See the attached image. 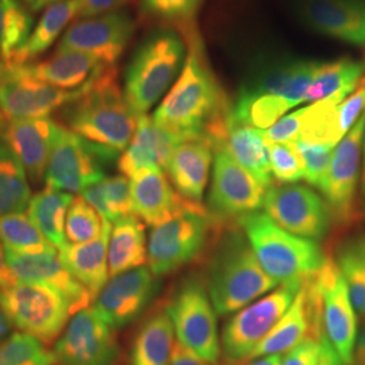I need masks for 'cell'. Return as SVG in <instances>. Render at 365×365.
I'll return each instance as SVG.
<instances>
[{"label": "cell", "mask_w": 365, "mask_h": 365, "mask_svg": "<svg viewBox=\"0 0 365 365\" xmlns=\"http://www.w3.org/2000/svg\"><path fill=\"white\" fill-rule=\"evenodd\" d=\"M190 42V54L182 75L152 118L182 141L202 140L210 145L218 144L226 134L232 107L206 66L199 43L195 38Z\"/></svg>", "instance_id": "1"}, {"label": "cell", "mask_w": 365, "mask_h": 365, "mask_svg": "<svg viewBox=\"0 0 365 365\" xmlns=\"http://www.w3.org/2000/svg\"><path fill=\"white\" fill-rule=\"evenodd\" d=\"M61 115L66 129L115 157L130 144L140 118L119 87L115 66H106L63 107Z\"/></svg>", "instance_id": "2"}, {"label": "cell", "mask_w": 365, "mask_h": 365, "mask_svg": "<svg viewBox=\"0 0 365 365\" xmlns=\"http://www.w3.org/2000/svg\"><path fill=\"white\" fill-rule=\"evenodd\" d=\"M238 225L262 269L276 284L300 288L327 261L315 241L291 235L265 212L247 214L238 218Z\"/></svg>", "instance_id": "3"}, {"label": "cell", "mask_w": 365, "mask_h": 365, "mask_svg": "<svg viewBox=\"0 0 365 365\" xmlns=\"http://www.w3.org/2000/svg\"><path fill=\"white\" fill-rule=\"evenodd\" d=\"M210 299L217 314H233L274 289L244 232L223 235L209 267Z\"/></svg>", "instance_id": "4"}, {"label": "cell", "mask_w": 365, "mask_h": 365, "mask_svg": "<svg viewBox=\"0 0 365 365\" xmlns=\"http://www.w3.org/2000/svg\"><path fill=\"white\" fill-rule=\"evenodd\" d=\"M184 43L178 33L157 29L131 56L125 73L123 95L133 113L145 115L170 88L184 61Z\"/></svg>", "instance_id": "5"}, {"label": "cell", "mask_w": 365, "mask_h": 365, "mask_svg": "<svg viewBox=\"0 0 365 365\" xmlns=\"http://www.w3.org/2000/svg\"><path fill=\"white\" fill-rule=\"evenodd\" d=\"M0 309L13 327L45 345L61 336L72 317L68 302L57 291L22 280L0 287Z\"/></svg>", "instance_id": "6"}, {"label": "cell", "mask_w": 365, "mask_h": 365, "mask_svg": "<svg viewBox=\"0 0 365 365\" xmlns=\"http://www.w3.org/2000/svg\"><path fill=\"white\" fill-rule=\"evenodd\" d=\"M165 310L178 342L210 364H218L222 349L217 312L203 282L199 277L184 280Z\"/></svg>", "instance_id": "7"}, {"label": "cell", "mask_w": 365, "mask_h": 365, "mask_svg": "<svg viewBox=\"0 0 365 365\" xmlns=\"http://www.w3.org/2000/svg\"><path fill=\"white\" fill-rule=\"evenodd\" d=\"M299 289L280 286L233 315L222 331L221 349L225 360L232 365L248 361L256 346L287 312Z\"/></svg>", "instance_id": "8"}, {"label": "cell", "mask_w": 365, "mask_h": 365, "mask_svg": "<svg viewBox=\"0 0 365 365\" xmlns=\"http://www.w3.org/2000/svg\"><path fill=\"white\" fill-rule=\"evenodd\" d=\"M264 212L291 235L321 241L330 229L331 211L313 188L297 182L272 184L267 188Z\"/></svg>", "instance_id": "9"}, {"label": "cell", "mask_w": 365, "mask_h": 365, "mask_svg": "<svg viewBox=\"0 0 365 365\" xmlns=\"http://www.w3.org/2000/svg\"><path fill=\"white\" fill-rule=\"evenodd\" d=\"M115 158L60 125L43 180L58 191L81 192L103 180V164Z\"/></svg>", "instance_id": "10"}, {"label": "cell", "mask_w": 365, "mask_h": 365, "mask_svg": "<svg viewBox=\"0 0 365 365\" xmlns=\"http://www.w3.org/2000/svg\"><path fill=\"white\" fill-rule=\"evenodd\" d=\"M210 221L207 211L185 212L153 227L148 241V264L155 276L168 274L203 250Z\"/></svg>", "instance_id": "11"}, {"label": "cell", "mask_w": 365, "mask_h": 365, "mask_svg": "<svg viewBox=\"0 0 365 365\" xmlns=\"http://www.w3.org/2000/svg\"><path fill=\"white\" fill-rule=\"evenodd\" d=\"M53 356L60 365H115L119 345L114 329L93 307H87L72 315L54 344Z\"/></svg>", "instance_id": "12"}, {"label": "cell", "mask_w": 365, "mask_h": 365, "mask_svg": "<svg viewBox=\"0 0 365 365\" xmlns=\"http://www.w3.org/2000/svg\"><path fill=\"white\" fill-rule=\"evenodd\" d=\"M135 31V22L126 11H114L78 19L66 29L57 52L87 53L105 66H115Z\"/></svg>", "instance_id": "13"}, {"label": "cell", "mask_w": 365, "mask_h": 365, "mask_svg": "<svg viewBox=\"0 0 365 365\" xmlns=\"http://www.w3.org/2000/svg\"><path fill=\"white\" fill-rule=\"evenodd\" d=\"M265 188L226 150H215L210 185V212L217 218H241L259 211Z\"/></svg>", "instance_id": "14"}, {"label": "cell", "mask_w": 365, "mask_h": 365, "mask_svg": "<svg viewBox=\"0 0 365 365\" xmlns=\"http://www.w3.org/2000/svg\"><path fill=\"white\" fill-rule=\"evenodd\" d=\"M364 129L365 111L336 146L327 178L319 188L331 215L339 222L351 221L356 211Z\"/></svg>", "instance_id": "15"}, {"label": "cell", "mask_w": 365, "mask_h": 365, "mask_svg": "<svg viewBox=\"0 0 365 365\" xmlns=\"http://www.w3.org/2000/svg\"><path fill=\"white\" fill-rule=\"evenodd\" d=\"M322 292L324 334L344 365H353L357 341V313L337 262L327 259L318 272Z\"/></svg>", "instance_id": "16"}, {"label": "cell", "mask_w": 365, "mask_h": 365, "mask_svg": "<svg viewBox=\"0 0 365 365\" xmlns=\"http://www.w3.org/2000/svg\"><path fill=\"white\" fill-rule=\"evenodd\" d=\"M160 289L157 276L140 267L114 276L95 299L93 309L110 327L122 329L134 322Z\"/></svg>", "instance_id": "17"}, {"label": "cell", "mask_w": 365, "mask_h": 365, "mask_svg": "<svg viewBox=\"0 0 365 365\" xmlns=\"http://www.w3.org/2000/svg\"><path fill=\"white\" fill-rule=\"evenodd\" d=\"M80 90L66 91L53 87L10 66L9 78L0 86V115L9 122L48 117L54 110L75 101Z\"/></svg>", "instance_id": "18"}, {"label": "cell", "mask_w": 365, "mask_h": 365, "mask_svg": "<svg viewBox=\"0 0 365 365\" xmlns=\"http://www.w3.org/2000/svg\"><path fill=\"white\" fill-rule=\"evenodd\" d=\"M130 190L134 214L152 227L185 212L207 211L202 205L184 199L158 168H145L134 173Z\"/></svg>", "instance_id": "19"}, {"label": "cell", "mask_w": 365, "mask_h": 365, "mask_svg": "<svg viewBox=\"0 0 365 365\" xmlns=\"http://www.w3.org/2000/svg\"><path fill=\"white\" fill-rule=\"evenodd\" d=\"M6 259L16 280L38 283L57 291L68 302L72 315L91 304L93 297L66 269L58 252L18 255L6 250Z\"/></svg>", "instance_id": "20"}, {"label": "cell", "mask_w": 365, "mask_h": 365, "mask_svg": "<svg viewBox=\"0 0 365 365\" xmlns=\"http://www.w3.org/2000/svg\"><path fill=\"white\" fill-rule=\"evenodd\" d=\"M298 15L318 34L356 46L365 43V0H299Z\"/></svg>", "instance_id": "21"}, {"label": "cell", "mask_w": 365, "mask_h": 365, "mask_svg": "<svg viewBox=\"0 0 365 365\" xmlns=\"http://www.w3.org/2000/svg\"><path fill=\"white\" fill-rule=\"evenodd\" d=\"M60 123L49 117L10 120L1 129V140L13 150L34 182L45 179V172L57 138Z\"/></svg>", "instance_id": "22"}, {"label": "cell", "mask_w": 365, "mask_h": 365, "mask_svg": "<svg viewBox=\"0 0 365 365\" xmlns=\"http://www.w3.org/2000/svg\"><path fill=\"white\" fill-rule=\"evenodd\" d=\"M182 143L178 134L160 126L153 118L141 115L130 144L118 158V170L129 179L145 168L165 170L175 149Z\"/></svg>", "instance_id": "23"}, {"label": "cell", "mask_w": 365, "mask_h": 365, "mask_svg": "<svg viewBox=\"0 0 365 365\" xmlns=\"http://www.w3.org/2000/svg\"><path fill=\"white\" fill-rule=\"evenodd\" d=\"M318 64L297 58L267 63L256 69L241 90L282 96L295 107L304 102Z\"/></svg>", "instance_id": "24"}, {"label": "cell", "mask_w": 365, "mask_h": 365, "mask_svg": "<svg viewBox=\"0 0 365 365\" xmlns=\"http://www.w3.org/2000/svg\"><path fill=\"white\" fill-rule=\"evenodd\" d=\"M105 66L96 57L87 53L56 51L53 56L42 61L13 68L22 75L37 78L53 87L75 91L88 84Z\"/></svg>", "instance_id": "25"}, {"label": "cell", "mask_w": 365, "mask_h": 365, "mask_svg": "<svg viewBox=\"0 0 365 365\" xmlns=\"http://www.w3.org/2000/svg\"><path fill=\"white\" fill-rule=\"evenodd\" d=\"M212 150L211 145L202 140L184 141L175 149L165 170L172 185L184 199L202 205Z\"/></svg>", "instance_id": "26"}, {"label": "cell", "mask_w": 365, "mask_h": 365, "mask_svg": "<svg viewBox=\"0 0 365 365\" xmlns=\"http://www.w3.org/2000/svg\"><path fill=\"white\" fill-rule=\"evenodd\" d=\"M111 222L105 221L103 232L96 240L86 244H68L58 250L66 269L81 286L88 289L93 299L108 282V241Z\"/></svg>", "instance_id": "27"}, {"label": "cell", "mask_w": 365, "mask_h": 365, "mask_svg": "<svg viewBox=\"0 0 365 365\" xmlns=\"http://www.w3.org/2000/svg\"><path fill=\"white\" fill-rule=\"evenodd\" d=\"M221 149L253 175L265 190L274 184L264 130L240 123L229 114L226 137Z\"/></svg>", "instance_id": "28"}, {"label": "cell", "mask_w": 365, "mask_h": 365, "mask_svg": "<svg viewBox=\"0 0 365 365\" xmlns=\"http://www.w3.org/2000/svg\"><path fill=\"white\" fill-rule=\"evenodd\" d=\"M107 260L111 277L144 267L148 261V245L144 223L137 215L114 222L108 241Z\"/></svg>", "instance_id": "29"}, {"label": "cell", "mask_w": 365, "mask_h": 365, "mask_svg": "<svg viewBox=\"0 0 365 365\" xmlns=\"http://www.w3.org/2000/svg\"><path fill=\"white\" fill-rule=\"evenodd\" d=\"M175 329L167 310L149 317L131 346L130 365H170L175 352Z\"/></svg>", "instance_id": "30"}, {"label": "cell", "mask_w": 365, "mask_h": 365, "mask_svg": "<svg viewBox=\"0 0 365 365\" xmlns=\"http://www.w3.org/2000/svg\"><path fill=\"white\" fill-rule=\"evenodd\" d=\"M364 73L365 64L348 57L319 63L304 102L315 103L329 98L342 102L357 88Z\"/></svg>", "instance_id": "31"}, {"label": "cell", "mask_w": 365, "mask_h": 365, "mask_svg": "<svg viewBox=\"0 0 365 365\" xmlns=\"http://www.w3.org/2000/svg\"><path fill=\"white\" fill-rule=\"evenodd\" d=\"M72 200V194L46 185L30 199L27 206L30 220L58 250L66 244V212Z\"/></svg>", "instance_id": "32"}, {"label": "cell", "mask_w": 365, "mask_h": 365, "mask_svg": "<svg viewBox=\"0 0 365 365\" xmlns=\"http://www.w3.org/2000/svg\"><path fill=\"white\" fill-rule=\"evenodd\" d=\"M75 16H78V0H64L48 6L14 66L33 63L46 52Z\"/></svg>", "instance_id": "33"}, {"label": "cell", "mask_w": 365, "mask_h": 365, "mask_svg": "<svg viewBox=\"0 0 365 365\" xmlns=\"http://www.w3.org/2000/svg\"><path fill=\"white\" fill-rule=\"evenodd\" d=\"M33 26V15L19 0H0V63L14 66Z\"/></svg>", "instance_id": "34"}, {"label": "cell", "mask_w": 365, "mask_h": 365, "mask_svg": "<svg viewBox=\"0 0 365 365\" xmlns=\"http://www.w3.org/2000/svg\"><path fill=\"white\" fill-rule=\"evenodd\" d=\"M93 209L99 212L103 221H119L135 215L131 199L130 182L126 176L105 178L80 192Z\"/></svg>", "instance_id": "35"}, {"label": "cell", "mask_w": 365, "mask_h": 365, "mask_svg": "<svg viewBox=\"0 0 365 365\" xmlns=\"http://www.w3.org/2000/svg\"><path fill=\"white\" fill-rule=\"evenodd\" d=\"M292 107L294 105L282 96L240 90L230 114L240 123L268 130Z\"/></svg>", "instance_id": "36"}, {"label": "cell", "mask_w": 365, "mask_h": 365, "mask_svg": "<svg viewBox=\"0 0 365 365\" xmlns=\"http://www.w3.org/2000/svg\"><path fill=\"white\" fill-rule=\"evenodd\" d=\"M30 199L26 170L13 150L0 140V217L24 212Z\"/></svg>", "instance_id": "37"}, {"label": "cell", "mask_w": 365, "mask_h": 365, "mask_svg": "<svg viewBox=\"0 0 365 365\" xmlns=\"http://www.w3.org/2000/svg\"><path fill=\"white\" fill-rule=\"evenodd\" d=\"M0 242L4 250L18 255H42L58 250L25 212L0 217Z\"/></svg>", "instance_id": "38"}, {"label": "cell", "mask_w": 365, "mask_h": 365, "mask_svg": "<svg viewBox=\"0 0 365 365\" xmlns=\"http://www.w3.org/2000/svg\"><path fill=\"white\" fill-rule=\"evenodd\" d=\"M337 99L329 98L304 107L299 141L336 148L345 137L341 130Z\"/></svg>", "instance_id": "39"}, {"label": "cell", "mask_w": 365, "mask_h": 365, "mask_svg": "<svg viewBox=\"0 0 365 365\" xmlns=\"http://www.w3.org/2000/svg\"><path fill=\"white\" fill-rule=\"evenodd\" d=\"M43 342L26 333H14L0 344V365H54Z\"/></svg>", "instance_id": "40"}, {"label": "cell", "mask_w": 365, "mask_h": 365, "mask_svg": "<svg viewBox=\"0 0 365 365\" xmlns=\"http://www.w3.org/2000/svg\"><path fill=\"white\" fill-rule=\"evenodd\" d=\"M105 221L99 212L83 197H73L66 220V240L68 244H86L96 240L103 232Z\"/></svg>", "instance_id": "41"}, {"label": "cell", "mask_w": 365, "mask_h": 365, "mask_svg": "<svg viewBox=\"0 0 365 365\" xmlns=\"http://www.w3.org/2000/svg\"><path fill=\"white\" fill-rule=\"evenodd\" d=\"M337 265L346 283L353 307L365 322V261L345 244L337 255Z\"/></svg>", "instance_id": "42"}, {"label": "cell", "mask_w": 365, "mask_h": 365, "mask_svg": "<svg viewBox=\"0 0 365 365\" xmlns=\"http://www.w3.org/2000/svg\"><path fill=\"white\" fill-rule=\"evenodd\" d=\"M268 145L271 172L282 184H291L304 179L306 168L295 143Z\"/></svg>", "instance_id": "43"}, {"label": "cell", "mask_w": 365, "mask_h": 365, "mask_svg": "<svg viewBox=\"0 0 365 365\" xmlns=\"http://www.w3.org/2000/svg\"><path fill=\"white\" fill-rule=\"evenodd\" d=\"M295 145L304 161L306 182L319 190L327 178L336 148L327 145L306 144L302 141H297Z\"/></svg>", "instance_id": "44"}, {"label": "cell", "mask_w": 365, "mask_h": 365, "mask_svg": "<svg viewBox=\"0 0 365 365\" xmlns=\"http://www.w3.org/2000/svg\"><path fill=\"white\" fill-rule=\"evenodd\" d=\"M202 0H141V11L149 18L167 22L192 19Z\"/></svg>", "instance_id": "45"}, {"label": "cell", "mask_w": 365, "mask_h": 365, "mask_svg": "<svg viewBox=\"0 0 365 365\" xmlns=\"http://www.w3.org/2000/svg\"><path fill=\"white\" fill-rule=\"evenodd\" d=\"M303 114L304 108L297 110L286 117L280 118L268 130H264L267 144H286L299 141Z\"/></svg>", "instance_id": "46"}, {"label": "cell", "mask_w": 365, "mask_h": 365, "mask_svg": "<svg viewBox=\"0 0 365 365\" xmlns=\"http://www.w3.org/2000/svg\"><path fill=\"white\" fill-rule=\"evenodd\" d=\"M319 341L307 339L282 357V365H318Z\"/></svg>", "instance_id": "47"}, {"label": "cell", "mask_w": 365, "mask_h": 365, "mask_svg": "<svg viewBox=\"0 0 365 365\" xmlns=\"http://www.w3.org/2000/svg\"><path fill=\"white\" fill-rule=\"evenodd\" d=\"M130 0H78V18H92L107 13H114Z\"/></svg>", "instance_id": "48"}, {"label": "cell", "mask_w": 365, "mask_h": 365, "mask_svg": "<svg viewBox=\"0 0 365 365\" xmlns=\"http://www.w3.org/2000/svg\"><path fill=\"white\" fill-rule=\"evenodd\" d=\"M170 365H211L206 360H203L202 357H199L197 354L191 352L190 349H187L185 346H182V344L176 342L175 346V352L172 356Z\"/></svg>", "instance_id": "49"}, {"label": "cell", "mask_w": 365, "mask_h": 365, "mask_svg": "<svg viewBox=\"0 0 365 365\" xmlns=\"http://www.w3.org/2000/svg\"><path fill=\"white\" fill-rule=\"evenodd\" d=\"M318 365H344L337 352L333 349L325 334L319 339V360Z\"/></svg>", "instance_id": "50"}, {"label": "cell", "mask_w": 365, "mask_h": 365, "mask_svg": "<svg viewBox=\"0 0 365 365\" xmlns=\"http://www.w3.org/2000/svg\"><path fill=\"white\" fill-rule=\"evenodd\" d=\"M15 282H18L15 279L9 264L6 259V250L0 244V287H6V286H11Z\"/></svg>", "instance_id": "51"}, {"label": "cell", "mask_w": 365, "mask_h": 365, "mask_svg": "<svg viewBox=\"0 0 365 365\" xmlns=\"http://www.w3.org/2000/svg\"><path fill=\"white\" fill-rule=\"evenodd\" d=\"M353 365H365V322L360 334L357 336L354 354H353Z\"/></svg>", "instance_id": "52"}, {"label": "cell", "mask_w": 365, "mask_h": 365, "mask_svg": "<svg viewBox=\"0 0 365 365\" xmlns=\"http://www.w3.org/2000/svg\"><path fill=\"white\" fill-rule=\"evenodd\" d=\"M13 329L11 321L7 318V315L0 309V344L10 337Z\"/></svg>", "instance_id": "53"}, {"label": "cell", "mask_w": 365, "mask_h": 365, "mask_svg": "<svg viewBox=\"0 0 365 365\" xmlns=\"http://www.w3.org/2000/svg\"><path fill=\"white\" fill-rule=\"evenodd\" d=\"M346 244L365 261V233L364 235H357L356 238L348 241Z\"/></svg>", "instance_id": "54"}, {"label": "cell", "mask_w": 365, "mask_h": 365, "mask_svg": "<svg viewBox=\"0 0 365 365\" xmlns=\"http://www.w3.org/2000/svg\"><path fill=\"white\" fill-rule=\"evenodd\" d=\"M247 365H282V356L271 354V356H265V357H259V359L249 361Z\"/></svg>", "instance_id": "55"}, {"label": "cell", "mask_w": 365, "mask_h": 365, "mask_svg": "<svg viewBox=\"0 0 365 365\" xmlns=\"http://www.w3.org/2000/svg\"><path fill=\"white\" fill-rule=\"evenodd\" d=\"M57 1H64V0H34L33 3L29 4V7L33 11H39L42 9H46L48 6H51L53 3H57Z\"/></svg>", "instance_id": "56"}, {"label": "cell", "mask_w": 365, "mask_h": 365, "mask_svg": "<svg viewBox=\"0 0 365 365\" xmlns=\"http://www.w3.org/2000/svg\"><path fill=\"white\" fill-rule=\"evenodd\" d=\"M360 191H361V196L365 200V129L364 137H363V170L360 175Z\"/></svg>", "instance_id": "57"}, {"label": "cell", "mask_w": 365, "mask_h": 365, "mask_svg": "<svg viewBox=\"0 0 365 365\" xmlns=\"http://www.w3.org/2000/svg\"><path fill=\"white\" fill-rule=\"evenodd\" d=\"M9 75H10V66H7L4 63H0V86L6 81Z\"/></svg>", "instance_id": "58"}, {"label": "cell", "mask_w": 365, "mask_h": 365, "mask_svg": "<svg viewBox=\"0 0 365 365\" xmlns=\"http://www.w3.org/2000/svg\"><path fill=\"white\" fill-rule=\"evenodd\" d=\"M3 123H4V119L1 118V115H0V129L3 128Z\"/></svg>", "instance_id": "59"}, {"label": "cell", "mask_w": 365, "mask_h": 365, "mask_svg": "<svg viewBox=\"0 0 365 365\" xmlns=\"http://www.w3.org/2000/svg\"><path fill=\"white\" fill-rule=\"evenodd\" d=\"M24 1H25V3H27V4H30V3H33L34 0H24Z\"/></svg>", "instance_id": "60"}]
</instances>
